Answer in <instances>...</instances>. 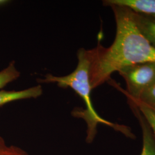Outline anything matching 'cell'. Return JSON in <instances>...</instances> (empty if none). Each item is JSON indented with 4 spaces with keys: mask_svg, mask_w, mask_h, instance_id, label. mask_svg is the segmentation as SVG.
<instances>
[{
    "mask_svg": "<svg viewBox=\"0 0 155 155\" xmlns=\"http://www.w3.org/2000/svg\"><path fill=\"white\" fill-rule=\"evenodd\" d=\"M113 12L116 33L110 47H103L99 41L93 48L90 78L92 89L110 79L113 73L124 67L147 62H155V48L139 31L133 12L127 8L107 5Z\"/></svg>",
    "mask_w": 155,
    "mask_h": 155,
    "instance_id": "1",
    "label": "cell"
},
{
    "mask_svg": "<svg viewBox=\"0 0 155 155\" xmlns=\"http://www.w3.org/2000/svg\"><path fill=\"white\" fill-rule=\"evenodd\" d=\"M78 62L76 68L70 74L63 77H56L47 74L43 79H39V83H56L61 88L70 87L83 100L86 109L75 110V116L82 118L87 125L86 141L91 143L93 141L98 124H104L120 132L127 137L133 139L134 135L129 127L109 122L100 117L93 106L91 98L92 88L90 83V71L93 61V50H85L82 48L78 51Z\"/></svg>",
    "mask_w": 155,
    "mask_h": 155,
    "instance_id": "2",
    "label": "cell"
},
{
    "mask_svg": "<svg viewBox=\"0 0 155 155\" xmlns=\"http://www.w3.org/2000/svg\"><path fill=\"white\" fill-rule=\"evenodd\" d=\"M118 72L126 83L127 90L121 89L127 100L138 101L141 95L155 83V62L124 67Z\"/></svg>",
    "mask_w": 155,
    "mask_h": 155,
    "instance_id": "3",
    "label": "cell"
},
{
    "mask_svg": "<svg viewBox=\"0 0 155 155\" xmlns=\"http://www.w3.org/2000/svg\"><path fill=\"white\" fill-rule=\"evenodd\" d=\"M128 105L139 121L142 130L143 149L140 155H155V137L150 125L139 107L133 102L127 100Z\"/></svg>",
    "mask_w": 155,
    "mask_h": 155,
    "instance_id": "4",
    "label": "cell"
},
{
    "mask_svg": "<svg viewBox=\"0 0 155 155\" xmlns=\"http://www.w3.org/2000/svg\"><path fill=\"white\" fill-rule=\"evenodd\" d=\"M104 4L124 6L136 13L155 16V0H106Z\"/></svg>",
    "mask_w": 155,
    "mask_h": 155,
    "instance_id": "5",
    "label": "cell"
},
{
    "mask_svg": "<svg viewBox=\"0 0 155 155\" xmlns=\"http://www.w3.org/2000/svg\"><path fill=\"white\" fill-rule=\"evenodd\" d=\"M43 94V89L40 85L21 91L0 90V106L18 100L36 98Z\"/></svg>",
    "mask_w": 155,
    "mask_h": 155,
    "instance_id": "6",
    "label": "cell"
},
{
    "mask_svg": "<svg viewBox=\"0 0 155 155\" xmlns=\"http://www.w3.org/2000/svg\"><path fill=\"white\" fill-rule=\"evenodd\" d=\"M133 17L139 31L155 48V17L133 12Z\"/></svg>",
    "mask_w": 155,
    "mask_h": 155,
    "instance_id": "7",
    "label": "cell"
},
{
    "mask_svg": "<svg viewBox=\"0 0 155 155\" xmlns=\"http://www.w3.org/2000/svg\"><path fill=\"white\" fill-rule=\"evenodd\" d=\"M20 76V72L17 69L15 62L11 61L8 66L0 71V89L16 80Z\"/></svg>",
    "mask_w": 155,
    "mask_h": 155,
    "instance_id": "8",
    "label": "cell"
},
{
    "mask_svg": "<svg viewBox=\"0 0 155 155\" xmlns=\"http://www.w3.org/2000/svg\"><path fill=\"white\" fill-rule=\"evenodd\" d=\"M133 102L139 107V110L148 123L155 137V110L140 102Z\"/></svg>",
    "mask_w": 155,
    "mask_h": 155,
    "instance_id": "9",
    "label": "cell"
},
{
    "mask_svg": "<svg viewBox=\"0 0 155 155\" xmlns=\"http://www.w3.org/2000/svg\"><path fill=\"white\" fill-rule=\"evenodd\" d=\"M155 110V83L141 95L138 101Z\"/></svg>",
    "mask_w": 155,
    "mask_h": 155,
    "instance_id": "10",
    "label": "cell"
},
{
    "mask_svg": "<svg viewBox=\"0 0 155 155\" xmlns=\"http://www.w3.org/2000/svg\"><path fill=\"white\" fill-rule=\"evenodd\" d=\"M0 155H28L21 148L6 143L4 139L0 136Z\"/></svg>",
    "mask_w": 155,
    "mask_h": 155,
    "instance_id": "11",
    "label": "cell"
},
{
    "mask_svg": "<svg viewBox=\"0 0 155 155\" xmlns=\"http://www.w3.org/2000/svg\"><path fill=\"white\" fill-rule=\"evenodd\" d=\"M7 1H4V0H0V6L3 5L7 3Z\"/></svg>",
    "mask_w": 155,
    "mask_h": 155,
    "instance_id": "12",
    "label": "cell"
}]
</instances>
